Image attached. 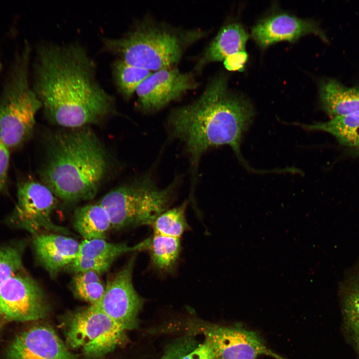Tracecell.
Listing matches in <instances>:
<instances>
[{
    "mask_svg": "<svg viewBox=\"0 0 359 359\" xmlns=\"http://www.w3.org/2000/svg\"><path fill=\"white\" fill-rule=\"evenodd\" d=\"M73 224L84 240L105 239L107 232L111 229L109 216L99 202L77 208L73 214Z\"/></svg>",
    "mask_w": 359,
    "mask_h": 359,
    "instance_id": "cell-18",
    "label": "cell"
},
{
    "mask_svg": "<svg viewBox=\"0 0 359 359\" xmlns=\"http://www.w3.org/2000/svg\"><path fill=\"white\" fill-rule=\"evenodd\" d=\"M216 359H256L260 355L286 359L270 350L256 332L239 325L215 326L203 330Z\"/></svg>",
    "mask_w": 359,
    "mask_h": 359,
    "instance_id": "cell-12",
    "label": "cell"
},
{
    "mask_svg": "<svg viewBox=\"0 0 359 359\" xmlns=\"http://www.w3.org/2000/svg\"><path fill=\"white\" fill-rule=\"evenodd\" d=\"M23 245L11 244L0 248V287L22 268Z\"/></svg>",
    "mask_w": 359,
    "mask_h": 359,
    "instance_id": "cell-26",
    "label": "cell"
},
{
    "mask_svg": "<svg viewBox=\"0 0 359 359\" xmlns=\"http://www.w3.org/2000/svg\"><path fill=\"white\" fill-rule=\"evenodd\" d=\"M32 244L36 259L54 277L77 256L80 243L64 234L39 233L34 235Z\"/></svg>",
    "mask_w": 359,
    "mask_h": 359,
    "instance_id": "cell-15",
    "label": "cell"
},
{
    "mask_svg": "<svg viewBox=\"0 0 359 359\" xmlns=\"http://www.w3.org/2000/svg\"><path fill=\"white\" fill-rule=\"evenodd\" d=\"M248 37L240 24L233 23L223 26L204 49L195 70L199 71L210 63L224 60L230 55L244 51Z\"/></svg>",
    "mask_w": 359,
    "mask_h": 359,
    "instance_id": "cell-16",
    "label": "cell"
},
{
    "mask_svg": "<svg viewBox=\"0 0 359 359\" xmlns=\"http://www.w3.org/2000/svg\"><path fill=\"white\" fill-rule=\"evenodd\" d=\"M7 359H79L47 325H37L17 335L6 352Z\"/></svg>",
    "mask_w": 359,
    "mask_h": 359,
    "instance_id": "cell-13",
    "label": "cell"
},
{
    "mask_svg": "<svg viewBox=\"0 0 359 359\" xmlns=\"http://www.w3.org/2000/svg\"><path fill=\"white\" fill-rule=\"evenodd\" d=\"M41 171L43 183L67 203L91 199L109 166L107 153L91 130L83 127L53 133Z\"/></svg>",
    "mask_w": 359,
    "mask_h": 359,
    "instance_id": "cell-3",
    "label": "cell"
},
{
    "mask_svg": "<svg viewBox=\"0 0 359 359\" xmlns=\"http://www.w3.org/2000/svg\"><path fill=\"white\" fill-rule=\"evenodd\" d=\"M356 153L359 154V147L355 149Z\"/></svg>",
    "mask_w": 359,
    "mask_h": 359,
    "instance_id": "cell-32",
    "label": "cell"
},
{
    "mask_svg": "<svg viewBox=\"0 0 359 359\" xmlns=\"http://www.w3.org/2000/svg\"><path fill=\"white\" fill-rule=\"evenodd\" d=\"M254 115L253 107L242 97L229 89L227 77L214 76L201 94L191 103L173 109L168 118L172 137L179 140L189 156L192 188L202 155L209 148L228 145L248 169L240 152L243 133Z\"/></svg>",
    "mask_w": 359,
    "mask_h": 359,
    "instance_id": "cell-2",
    "label": "cell"
},
{
    "mask_svg": "<svg viewBox=\"0 0 359 359\" xmlns=\"http://www.w3.org/2000/svg\"><path fill=\"white\" fill-rule=\"evenodd\" d=\"M319 95L322 108L331 117L359 112V88L327 79L320 83Z\"/></svg>",
    "mask_w": 359,
    "mask_h": 359,
    "instance_id": "cell-17",
    "label": "cell"
},
{
    "mask_svg": "<svg viewBox=\"0 0 359 359\" xmlns=\"http://www.w3.org/2000/svg\"><path fill=\"white\" fill-rule=\"evenodd\" d=\"M296 125L307 130L330 133L345 146L355 149L359 147V112L332 117L326 122Z\"/></svg>",
    "mask_w": 359,
    "mask_h": 359,
    "instance_id": "cell-19",
    "label": "cell"
},
{
    "mask_svg": "<svg viewBox=\"0 0 359 359\" xmlns=\"http://www.w3.org/2000/svg\"><path fill=\"white\" fill-rule=\"evenodd\" d=\"M150 237L130 246L126 243H110L103 239L83 240L80 243L77 256L99 260L114 261L120 256L133 251L148 250Z\"/></svg>",
    "mask_w": 359,
    "mask_h": 359,
    "instance_id": "cell-20",
    "label": "cell"
},
{
    "mask_svg": "<svg viewBox=\"0 0 359 359\" xmlns=\"http://www.w3.org/2000/svg\"><path fill=\"white\" fill-rule=\"evenodd\" d=\"M113 262L77 256L65 269L75 274L92 271L101 275L109 269Z\"/></svg>",
    "mask_w": 359,
    "mask_h": 359,
    "instance_id": "cell-27",
    "label": "cell"
},
{
    "mask_svg": "<svg viewBox=\"0 0 359 359\" xmlns=\"http://www.w3.org/2000/svg\"><path fill=\"white\" fill-rule=\"evenodd\" d=\"M111 72L117 92L126 99L130 98L138 86L153 72L117 58L111 64Z\"/></svg>",
    "mask_w": 359,
    "mask_h": 359,
    "instance_id": "cell-22",
    "label": "cell"
},
{
    "mask_svg": "<svg viewBox=\"0 0 359 359\" xmlns=\"http://www.w3.org/2000/svg\"><path fill=\"white\" fill-rule=\"evenodd\" d=\"M9 148L0 140V191L4 188L9 162Z\"/></svg>",
    "mask_w": 359,
    "mask_h": 359,
    "instance_id": "cell-29",
    "label": "cell"
},
{
    "mask_svg": "<svg viewBox=\"0 0 359 359\" xmlns=\"http://www.w3.org/2000/svg\"><path fill=\"white\" fill-rule=\"evenodd\" d=\"M251 31L254 39L263 48L281 40L295 41L309 33L315 34L324 41H328L324 31L314 21L284 13L260 21Z\"/></svg>",
    "mask_w": 359,
    "mask_h": 359,
    "instance_id": "cell-14",
    "label": "cell"
},
{
    "mask_svg": "<svg viewBox=\"0 0 359 359\" xmlns=\"http://www.w3.org/2000/svg\"><path fill=\"white\" fill-rule=\"evenodd\" d=\"M32 48L28 42L15 51L0 93V140L9 148L31 134L42 104L30 78Z\"/></svg>",
    "mask_w": 359,
    "mask_h": 359,
    "instance_id": "cell-5",
    "label": "cell"
},
{
    "mask_svg": "<svg viewBox=\"0 0 359 359\" xmlns=\"http://www.w3.org/2000/svg\"><path fill=\"white\" fill-rule=\"evenodd\" d=\"M34 56L32 87L51 122L81 128L113 112L114 98L99 83L96 63L82 45L42 42Z\"/></svg>",
    "mask_w": 359,
    "mask_h": 359,
    "instance_id": "cell-1",
    "label": "cell"
},
{
    "mask_svg": "<svg viewBox=\"0 0 359 359\" xmlns=\"http://www.w3.org/2000/svg\"><path fill=\"white\" fill-rule=\"evenodd\" d=\"M187 202L168 209L159 215L151 226L154 233L180 238L190 229L185 218Z\"/></svg>",
    "mask_w": 359,
    "mask_h": 359,
    "instance_id": "cell-24",
    "label": "cell"
},
{
    "mask_svg": "<svg viewBox=\"0 0 359 359\" xmlns=\"http://www.w3.org/2000/svg\"><path fill=\"white\" fill-rule=\"evenodd\" d=\"M182 359H216V357L211 344L205 339L203 344Z\"/></svg>",
    "mask_w": 359,
    "mask_h": 359,
    "instance_id": "cell-30",
    "label": "cell"
},
{
    "mask_svg": "<svg viewBox=\"0 0 359 359\" xmlns=\"http://www.w3.org/2000/svg\"><path fill=\"white\" fill-rule=\"evenodd\" d=\"M100 276L92 271L75 274L70 283L74 295L90 305L97 304L102 299L106 287Z\"/></svg>",
    "mask_w": 359,
    "mask_h": 359,
    "instance_id": "cell-23",
    "label": "cell"
},
{
    "mask_svg": "<svg viewBox=\"0 0 359 359\" xmlns=\"http://www.w3.org/2000/svg\"><path fill=\"white\" fill-rule=\"evenodd\" d=\"M207 32L183 29L148 18L123 35L102 39V51L116 58L152 72L175 67L189 46Z\"/></svg>",
    "mask_w": 359,
    "mask_h": 359,
    "instance_id": "cell-4",
    "label": "cell"
},
{
    "mask_svg": "<svg viewBox=\"0 0 359 359\" xmlns=\"http://www.w3.org/2000/svg\"><path fill=\"white\" fill-rule=\"evenodd\" d=\"M180 238L154 233L148 250L152 264L163 272L172 271L180 252Z\"/></svg>",
    "mask_w": 359,
    "mask_h": 359,
    "instance_id": "cell-21",
    "label": "cell"
},
{
    "mask_svg": "<svg viewBox=\"0 0 359 359\" xmlns=\"http://www.w3.org/2000/svg\"><path fill=\"white\" fill-rule=\"evenodd\" d=\"M247 59L248 54L245 50L239 51L227 57L223 60V64L229 71H242Z\"/></svg>",
    "mask_w": 359,
    "mask_h": 359,
    "instance_id": "cell-28",
    "label": "cell"
},
{
    "mask_svg": "<svg viewBox=\"0 0 359 359\" xmlns=\"http://www.w3.org/2000/svg\"><path fill=\"white\" fill-rule=\"evenodd\" d=\"M135 261L134 256L108 281L102 299L95 305L125 331L136 327L143 303L133 284Z\"/></svg>",
    "mask_w": 359,
    "mask_h": 359,
    "instance_id": "cell-10",
    "label": "cell"
},
{
    "mask_svg": "<svg viewBox=\"0 0 359 359\" xmlns=\"http://www.w3.org/2000/svg\"><path fill=\"white\" fill-rule=\"evenodd\" d=\"M351 283L343 297V315L352 343L359 351V278Z\"/></svg>",
    "mask_w": 359,
    "mask_h": 359,
    "instance_id": "cell-25",
    "label": "cell"
},
{
    "mask_svg": "<svg viewBox=\"0 0 359 359\" xmlns=\"http://www.w3.org/2000/svg\"><path fill=\"white\" fill-rule=\"evenodd\" d=\"M39 284L20 271L0 287V316L8 321L27 322L45 318L50 311Z\"/></svg>",
    "mask_w": 359,
    "mask_h": 359,
    "instance_id": "cell-9",
    "label": "cell"
},
{
    "mask_svg": "<svg viewBox=\"0 0 359 359\" xmlns=\"http://www.w3.org/2000/svg\"><path fill=\"white\" fill-rule=\"evenodd\" d=\"M2 68V62H1V58H0V74L1 72Z\"/></svg>",
    "mask_w": 359,
    "mask_h": 359,
    "instance_id": "cell-31",
    "label": "cell"
},
{
    "mask_svg": "<svg viewBox=\"0 0 359 359\" xmlns=\"http://www.w3.org/2000/svg\"><path fill=\"white\" fill-rule=\"evenodd\" d=\"M197 86L193 72H182L175 67L153 72L137 88L140 107L155 112L181 98Z\"/></svg>",
    "mask_w": 359,
    "mask_h": 359,
    "instance_id": "cell-11",
    "label": "cell"
},
{
    "mask_svg": "<svg viewBox=\"0 0 359 359\" xmlns=\"http://www.w3.org/2000/svg\"><path fill=\"white\" fill-rule=\"evenodd\" d=\"M16 206L9 218L10 222L33 235L40 231H53L68 235L65 227L53 222L51 215L57 198L43 183L27 180L19 184Z\"/></svg>",
    "mask_w": 359,
    "mask_h": 359,
    "instance_id": "cell-8",
    "label": "cell"
},
{
    "mask_svg": "<svg viewBox=\"0 0 359 359\" xmlns=\"http://www.w3.org/2000/svg\"><path fill=\"white\" fill-rule=\"evenodd\" d=\"M63 324L68 348L91 359L108 354L125 339L126 331L93 305L69 313Z\"/></svg>",
    "mask_w": 359,
    "mask_h": 359,
    "instance_id": "cell-7",
    "label": "cell"
},
{
    "mask_svg": "<svg viewBox=\"0 0 359 359\" xmlns=\"http://www.w3.org/2000/svg\"><path fill=\"white\" fill-rule=\"evenodd\" d=\"M179 180L168 186L159 187L147 175L135 182L116 188L98 202L107 211L111 229L152 225L171 203Z\"/></svg>",
    "mask_w": 359,
    "mask_h": 359,
    "instance_id": "cell-6",
    "label": "cell"
}]
</instances>
